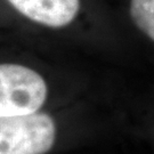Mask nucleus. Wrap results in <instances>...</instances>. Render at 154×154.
<instances>
[{
  "label": "nucleus",
  "mask_w": 154,
  "mask_h": 154,
  "mask_svg": "<svg viewBox=\"0 0 154 154\" xmlns=\"http://www.w3.org/2000/svg\"><path fill=\"white\" fill-rule=\"evenodd\" d=\"M47 85L37 71L17 63H0V116L34 113L45 104Z\"/></svg>",
  "instance_id": "nucleus-1"
},
{
  "label": "nucleus",
  "mask_w": 154,
  "mask_h": 154,
  "mask_svg": "<svg viewBox=\"0 0 154 154\" xmlns=\"http://www.w3.org/2000/svg\"><path fill=\"white\" fill-rule=\"evenodd\" d=\"M18 15L50 29L70 25L79 15L81 0H4Z\"/></svg>",
  "instance_id": "nucleus-3"
},
{
  "label": "nucleus",
  "mask_w": 154,
  "mask_h": 154,
  "mask_svg": "<svg viewBox=\"0 0 154 154\" xmlns=\"http://www.w3.org/2000/svg\"><path fill=\"white\" fill-rule=\"evenodd\" d=\"M129 11L136 26L154 41V0H131Z\"/></svg>",
  "instance_id": "nucleus-4"
},
{
  "label": "nucleus",
  "mask_w": 154,
  "mask_h": 154,
  "mask_svg": "<svg viewBox=\"0 0 154 154\" xmlns=\"http://www.w3.org/2000/svg\"><path fill=\"white\" fill-rule=\"evenodd\" d=\"M55 137V122L46 113L0 116V154H46Z\"/></svg>",
  "instance_id": "nucleus-2"
}]
</instances>
